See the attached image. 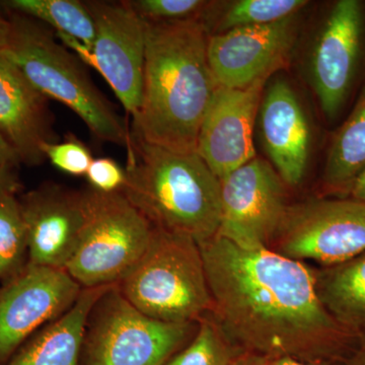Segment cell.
I'll return each mask as SVG.
<instances>
[{"label":"cell","instance_id":"cell-1","mask_svg":"<svg viewBox=\"0 0 365 365\" xmlns=\"http://www.w3.org/2000/svg\"><path fill=\"white\" fill-rule=\"evenodd\" d=\"M211 316L242 352L271 360L341 361L359 336L340 326L317 294L314 267L216 235L199 245Z\"/></svg>","mask_w":365,"mask_h":365},{"label":"cell","instance_id":"cell-3","mask_svg":"<svg viewBox=\"0 0 365 365\" xmlns=\"http://www.w3.org/2000/svg\"><path fill=\"white\" fill-rule=\"evenodd\" d=\"M122 193L155 227L200 245L217 235L222 184L197 153H182L129 134Z\"/></svg>","mask_w":365,"mask_h":365},{"label":"cell","instance_id":"cell-17","mask_svg":"<svg viewBox=\"0 0 365 365\" xmlns=\"http://www.w3.org/2000/svg\"><path fill=\"white\" fill-rule=\"evenodd\" d=\"M260 110L262 137L271 165L287 187L299 186L306 176L312 134L297 93L284 79L274 81Z\"/></svg>","mask_w":365,"mask_h":365},{"label":"cell","instance_id":"cell-21","mask_svg":"<svg viewBox=\"0 0 365 365\" xmlns=\"http://www.w3.org/2000/svg\"><path fill=\"white\" fill-rule=\"evenodd\" d=\"M2 6L9 11L25 14L42 21L56 33L71 36L93 48L95 24L85 1L78 0H7Z\"/></svg>","mask_w":365,"mask_h":365},{"label":"cell","instance_id":"cell-23","mask_svg":"<svg viewBox=\"0 0 365 365\" xmlns=\"http://www.w3.org/2000/svg\"><path fill=\"white\" fill-rule=\"evenodd\" d=\"M242 353L207 314L199 319L192 340L165 365H230Z\"/></svg>","mask_w":365,"mask_h":365},{"label":"cell","instance_id":"cell-14","mask_svg":"<svg viewBox=\"0 0 365 365\" xmlns=\"http://www.w3.org/2000/svg\"><path fill=\"white\" fill-rule=\"evenodd\" d=\"M270 78L258 79L244 88H216L201 123L196 153L218 179L256 158L255 120Z\"/></svg>","mask_w":365,"mask_h":365},{"label":"cell","instance_id":"cell-15","mask_svg":"<svg viewBox=\"0 0 365 365\" xmlns=\"http://www.w3.org/2000/svg\"><path fill=\"white\" fill-rule=\"evenodd\" d=\"M19 200L28 237V264L66 270L85 220L83 191L46 182Z\"/></svg>","mask_w":365,"mask_h":365},{"label":"cell","instance_id":"cell-12","mask_svg":"<svg viewBox=\"0 0 365 365\" xmlns=\"http://www.w3.org/2000/svg\"><path fill=\"white\" fill-rule=\"evenodd\" d=\"M95 24L91 67L102 74L127 114L143 97L145 23L129 1H85Z\"/></svg>","mask_w":365,"mask_h":365},{"label":"cell","instance_id":"cell-5","mask_svg":"<svg viewBox=\"0 0 365 365\" xmlns=\"http://www.w3.org/2000/svg\"><path fill=\"white\" fill-rule=\"evenodd\" d=\"M141 313L169 323H193L210 314L212 299L200 247L155 227L145 253L116 284Z\"/></svg>","mask_w":365,"mask_h":365},{"label":"cell","instance_id":"cell-19","mask_svg":"<svg viewBox=\"0 0 365 365\" xmlns=\"http://www.w3.org/2000/svg\"><path fill=\"white\" fill-rule=\"evenodd\" d=\"M365 170V81L352 107L334 132L321 179L322 197H349Z\"/></svg>","mask_w":365,"mask_h":365},{"label":"cell","instance_id":"cell-34","mask_svg":"<svg viewBox=\"0 0 365 365\" xmlns=\"http://www.w3.org/2000/svg\"><path fill=\"white\" fill-rule=\"evenodd\" d=\"M9 32H11V23H9V19L4 18L0 14V51L6 47Z\"/></svg>","mask_w":365,"mask_h":365},{"label":"cell","instance_id":"cell-13","mask_svg":"<svg viewBox=\"0 0 365 365\" xmlns=\"http://www.w3.org/2000/svg\"><path fill=\"white\" fill-rule=\"evenodd\" d=\"M299 14L269 25L208 36L209 66L218 86L244 88L284 66L299 33Z\"/></svg>","mask_w":365,"mask_h":365},{"label":"cell","instance_id":"cell-10","mask_svg":"<svg viewBox=\"0 0 365 365\" xmlns=\"http://www.w3.org/2000/svg\"><path fill=\"white\" fill-rule=\"evenodd\" d=\"M217 235L244 249L270 250L288 206L287 185L266 160L254 158L220 180Z\"/></svg>","mask_w":365,"mask_h":365},{"label":"cell","instance_id":"cell-31","mask_svg":"<svg viewBox=\"0 0 365 365\" xmlns=\"http://www.w3.org/2000/svg\"><path fill=\"white\" fill-rule=\"evenodd\" d=\"M230 365H273V360L260 356V355L244 352L235 357Z\"/></svg>","mask_w":365,"mask_h":365},{"label":"cell","instance_id":"cell-29","mask_svg":"<svg viewBox=\"0 0 365 365\" xmlns=\"http://www.w3.org/2000/svg\"><path fill=\"white\" fill-rule=\"evenodd\" d=\"M20 163H21L18 153L0 131V165L16 168Z\"/></svg>","mask_w":365,"mask_h":365},{"label":"cell","instance_id":"cell-8","mask_svg":"<svg viewBox=\"0 0 365 365\" xmlns=\"http://www.w3.org/2000/svg\"><path fill=\"white\" fill-rule=\"evenodd\" d=\"M270 250L321 267L364 253L365 201L321 196L290 204Z\"/></svg>","mask_w":365,"mask_h":365},{"label":"cell","instance_id":"cell-24","mask_svg":"<svg viewBox=\"0 0 365 365\" xmlns=\"http://www.w3.org/2000/svg\"><path fill=\"white\" fill-rule=\"evenodd\" d=\"M307 0H237L230 2L218 16L215 34L242 28L269 25L299 14Z\"/></svg>","mask_w":365,"mask_h":365},{"label":"cell","instance_id":"cell-26","mask_svg":"<svg viewBox=\"0 0 365 365\" xmlns=\"http://www.w3.org/2000/svg\"><path fill=\"white\" fill-rule=\"evenodd\" d=\"M43 151L46 160L71 176H86L93 160L90 150L73 136L62 143L47 144Z\"/></svg>","mask_w":365,"mask_h":365},{"label":"cell","instance_id":"cell-20","mask_svg":"<svg viewBox=\"0 0 365 365\" xmlns=\"http://www.w3.org/2000/svg\"><path fill=\"white\" fill-rule=\"evenodd\" d=\"M317 294L329 314L350 333L365 330V252L336 265L314 268Z\"/></svg>","mask_w":365,"mask_h":365},{"label":"cell","instance_id":"cell-25","mask_svg":"<svg viewBox=\"0 0 365 365\" xmlns=\"http://www.w3.org/2000/svg\"><path fill=\"white\" fill-rule=\"evenodd\" d=\"M132 9L144 21L200 20L211 4L203 0H132Z\"/></svg>","mask_w":365,"mask_h":365},{"label":"cell","instance_id":"cell-16","mask_svg":"<svg viewBox=\"0 0 365 365\" xmlns=\"http://www.w3.org/2000/svg\"><path fill=\"white\" fill-rule=\"evenodd\" d=\"M48 102L0 53V131L30 167L42 165L45 146L57 143Z\"/></svg>","mask_w":365,"mask_h":365},{"label":"cell","instance_id":"cell-18","mask_svg":"<svg viewBox=\"0 0 365 365\" xmlns=\"http://www.w3.org/2000/svg\"><path fill=\"white\" fill-rule=\"evenodd\" d=\"M111 287L83 288L66 314L41 329L4 365H81L88 316Z\"/></svg>","mask_w":365,"mask_h":365},{"label":"cell","instance_id":"cell-9","mask_svg":"<svg viewBox=\"0 0 365 365\" xmlns=\"http://www.w3.org/2000/svg\"><path fill=\"white\" fill-rule=\"evenodd\" d=\"M309 71L324 116L336 121L365 81L364 0H336L328 6L312 47Z\"/></svg>","mask_w":365,"mask_h":365},{"label":"cell","instance_id":"cell-22","mask_svg":"<svg viewBox=\"0 0 365 365\" xmlns=\"http://www.w3.org/2000/svg\"><path fill=\"white\" fill-rule=\"evenodd\" d=\"M16 193L0 194V282L19 275L29 263L28 237Z\"/></svg>","mask_w":365,"mask_h":365},{"label":"cell","instance_id":"cell-7","mask_svg":"<svg viewBox=\"0 0 365 365\" xmlns=\"http://www.w3.org/2000/svg\"><path fill=\"white\" fill-rule=\"evenodd\" d=\"M197 329L198 322L169 323L146 316L112 285L86 322L83 365H165Z\"/></svg>","mask_w":365,"mask_h":365},{"label":"cell","instance_id":"cell-4","mask_svg":"<svg viewBox=\"0 0 365 365\" xmlns=\"http://www.w3.org/2000/svg\"><path fill=\"white\" fill-rule=\"evenodd\" d=\"M11 32L0 53L42 95L76 113L98 140L126 145L128 126L93 85L78 59L42 21L9 11Z\"/></svg>","mask_w":365,"mask_h":365},{"label":"cell","instance_id":"cell-30","mask_svg":"<svg viewBox=\"0 0 365 365\" xmlns=\"http://www.w3.org/2000/svg\"><path fill=\"white\" fill-rule=\"evenodd\" d=\"M344 364L365 365V330L359 334L356 345Z\"/></svg>","mask_w":365,"mask_h":365},{"label":"cell","instance_id":"cell-11","mask_svg":"<svg viewBox=\"0 0 365 365\" xmlns=\"http://www.w3.org/2000/svg\"><path fill=\"white\" fill-rule=\"evenodd\" d=\"M83 288L64 269L28 264L0 288V364L66 314Z\"/></svg>","mask_w":365,"mask_h":365},{"label":"cell","instance_id":"cell-27","mask_svg":"<svg viewBox=\"0 0 365 365\" xmlns=\"http://www.w3.org/2000/svg\"><path fill=\"white\" fill-rule=\"evenodd\" d=\"M86 177L91 188L103 193L121 191L126 179L125 170L109 158H93Z\"/></svg>","mask_w":365,"mask_h":365},{"label":"cell","instance_id":"cell-6","mask_svg":"<svg viewBox=\"0 0 365 365\" xmlns=\"http://www.w3.org/2000/svg\"><path fill=\"white\" fill-rule=\"evenodd\" d=\"M83 220L66 271L81 288L115 285L145 253L155 227L121 191L83 190Z\"/></svg>","mask_w":365,"mask_h":365},{"label":"cell","instance_id":"cell-2","mask_svg":"<svg viewBox=\"0 0 365 365\" xmlns=\"http://www.w3.org/2000/svg\"><path fill=\"white\" fill-rule=\"evenodd\" d=\"M144 23L143 97L130 133L168 150L196 153L218 86L208 63L207 30L197 19Z\"/></svg>","mask_w":365,"mask_h":365},{"label":"cell","instance_id":"cell-33","mask_svg":"<svg viewBox=\"0 0 365 365\" xmlns=\"http://www.w3.org/2000/svg\"><path fill=\"white\" fill-rule=\"evenodd\" d=\"M273 365H345L341 361H314L304 362L292 359H280L273 360Z\"/></svg>","mask_w":365,"mask_h":365},{"label":"cell","instance_id":"cell-32","mask_svg":"<svg viewBox=\"0 0 365 365\" xmlns=\"http://www.w3.org/2000/svg\"><path fill=\"white\" fill-rule=\"evenodd\" d=\"M349 197L357 200L365 201V170L353 184Z\"/></svg>","mask_w":365,"mask_h":365},{"label":"cell","instance_id":"cell-28","mask_svg":"<svg viewBox=\"0 0 365 365\" xmlns=\"http://www.w3.org/2000/svg\"><path fill=\"white\" fill-rule=\"evenodd\" d=\"M14 169V168L0 165V194L6 192L16 194L21 189L20 180Z\"/></svg>","mask_w":365,"mask_h":365}]
</instances>
